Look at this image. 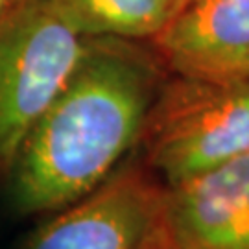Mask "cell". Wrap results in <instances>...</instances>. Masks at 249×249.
Masks as SVG:
<instances>
[{"instance_id": "1", "label": "cell", "mask_w": 249, "mask_h": 249, "mask_svg": "<svg viewBox=\"0 0 249 249\" xmlns=\"http://www.w3.org/2000/svg\"><path fill=\"white\" fill-rule=\"evenodd\" d=\"M160 65L133 41L89 37L6 174L11 207L24 216L52 214L106 181L141 142L164 81Z\"/></svg>"}, {"instance_id": "2", "label": "cell", "mask_w": 249, "mask_h": 249, "mask_svg": "<svg viewBox=\"0 0 249 249\" xmlns=\"http://www.w3.org/2000/svg\"><path fill=\"white\" fill-rule=\"evenodd\" d=\"M139 146L144 164L164 188L248 155L249 78L176 74L162 81Z\"/></svg>"}, {"instance_id": "3", "label": "cell", "mask_w": 249, "mask_h": 249, "mask_svg": "<svg viewBox=\"0 0 249 249\" xmlns=\"http://www.w3.org/2000/svg\"><path fill=\"white\" fill-rule=\"evenodd\" d=\"M87 43L52 0H28L0 20V176L71 80Z\"/></svg>"}, {"instance_id": "4", "label": "cell", "mask_w": 249, "mask_h": 249, "mask_svg": "<svg viewBox=\"0 0 249 249\" xmlns=\"http://www.w3.org/2000/svg\"><path fill=\"white\" fill-rule=\"evenodd\" d=\"M164 197L146 164L122 162L89 194L52 213L22 249H137L162 218Z\"/></svg>"}, {"instance_id": "5", "label": "cell", "mask_w": 249, "mask_h": 249, "mask_svg": "<svg viewBox=\"0 0 249 249\" xmlns=\"http://www.w3.org/2000/svg\"><path fill=\"white\" fill-rule=\"evenodd\" d=\"M151 43L174 74L249 78V0H188Z\"/></svg>"}, {"instance_id": "6", "label": "cell", "mask_w": 249, "mask_h": 249, "mask_svg": "<svg viewBox=\"0 0 249 249\" xmlns=\"http://www.w3.org/2000/svg\"><path fill=\"white\" fill-rule=\"evenodd\" d=\"M164 222L183 249H249V153L166 188Z\"/></svg>"}, {"instance_id": "7", "label": "cell", "mask_w": 249, "mask_h": 249, "mask_svg": "<svg viewBox=\"0 0 249 249\" xmlns=\"http://www.w3.org/2000/svg\"><path fill=\"white\" fill-rule=\"evenodd\" d=\"M83 37L153 39L170 20L162 0H52Z\"/></svg>"}, {"instance_id": "8", "label": "cell", "mask_w": 249, "mask_h": 249, "mask_svg": "<svg viewBox=\"0 0 249 249\" xmlns=\"http://www.w3.org/2000/svg\"><path fill=\"white\" fill-rule=\"evenodd\" d=\"M137 249H183V248L174 238V234H172V231H170L166 222H164V213H162V218L159 220V223L146 234V238L141 242V246Z\"/></svg>"}, {"instance_id": "9", "label": "cell", "mask_w": 249, "mask_h": 249, "mask_svg": "<svg viewBox=\"0 0 249 249\" xmlns=\"http://www.w3.org/2000/svg\"><path fill=\"white\" fill-rule=\"evenodd\" d=\"M185 2H187V0H162V4L168 8L170 15H174V13H176V11L185 4Z\"/></svg>"}, {"instance_id": "10", "label": "cell", "mask_w": 249, "mask_h": 249, "mask_svg": "<svg viewBox=\"0 0 249 249\" xmlns=\"http://www.w3.org/2000/svg\"><path fill=\"white\" fill-rule=\"evenodd\" d=\"M4 4H6V0H0V9L4 8Z\"/></svg>"}, {"instance_id": "11", "label": "cell", "mask_w": 249, "mask_h": 249, "mask_svg": "<svg viewBox=\"0 0 249 249\" xmlns=\"http://www.w3.org/2000/svg\"><path fill=\"white\" fill-rule=\"evenodd\" d=\"M187 2H188V0H187ZM187 2H185V4H187Z\"/></svg>"}]
</instances>
